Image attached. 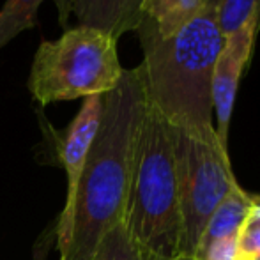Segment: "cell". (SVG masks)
<instances>
[{
	"instance_id": "cell-1",
	"label": "cell",
	"mask_w": 260,
	"mask_h": 260,
	"mask_svg": "<svg viewBox=\"0 0 260 260\" xmlns=\"http://www.w3.org/2000/svg\"><path fill=\"white\" fill-rule=\"evenodd\" d=\"M145 110L147 94L140 68L124 69L115 89L103 96L96 140L73 199L58 216L60 260H92L105 234L124 219Z\"/></svg>"
},
{
	"instance_id": "cell-2",
	"label": "cell",
	"mask_w": 260,
	"mask_h": 260,
	"mask_svg": "<svg viewBox=\"0 0 260 260\" xmlns=\"http://www.w3.org/2000/svg\"><path fill=\"white\" fill-rule=\"evenodd\" d=\"M221 0H202L197 13L167 38L137 32L145 94L174 127L218 135L212 113V73L223 48ZM219 138V137H218Z\"/></svg>"
},
{
	"instance_id": "cell-3",
	"label": "cell",
	"mask_w": 260,
	"mask_h": 260,
	"mask_svg": "<svg viewBox=\"0 0 260 260\" xmlns=\"http://www.w3.org/2000/svg\"><path fill=\"white\" fill-rule=\"evenodd\" d=\"M124 225L144 260H179L181 206L174 129L147 101Z\"/></svg>"
},
{
	"instance_id": "cell-4",
	"label": "cell",
	"mask_w": 260,
	"mask_h": 260,
	"mask_svg": "<svg viewBox=\"0 0 260 260\" xmlns=\"http://www.w3.org/2000/svg\"><path fill=\"white\" fill-rule=\"evenodd\" d=\"M119 39L92 27H71L43 41L28 75V90L41 106L89 96H105L122 78Z\"/></svg>"
},
{
	"instance_id": "cell-5",
	"label": "cell",
	"mask_w": 260,
	"mask_h": 260,
	"mask_svg": "<svg viewBox=\"0 0 260 260\" xmlns=\"http://www.w3.org/2000/svg\"><path fill=\"white\" fill-rule=\"evenodd\" d=\"M172 129L181 206L179 260H191L209 216L237 179L229 149L219 142L218 135H200L174 126Z\"/></svg>"
},
{
	"instance_id": "cell-6",
	"label": "cell",
	"mask_w": 260,
	"mask_h": 260,
	"mask_svg": "<svg viewBox=\"0 0 260 260\" xmlns=\"http://www.w3.org/2000/svg\"><path fill=\"white\" fill-rule=\"evenodd\" d=\"M260 30V16L250 20L236 34L229 36L223 41L221 53L216 62L212 73V113L216 117V133L219 142L229 149V129L232 119L234 105H236L237 90L246 66L253 55L255 41Z\"/></svg>"
},
{
	"instance_id": "cell-7",
	"label": "cell",
	"mask_w": 260,
	"mask_h": 260,
	"mask_svg": "<svg viewBox=\"0 0 260 260\" xmlns=\"http://www.w3.org/2000/svg\"><path fill=\"white\" fill-rule=\"evenodd\" d=\"M101 113H103V96L85 98L60 142V161L66 170V181H68L66 204L73 199L83 165L96 140Z\"/></svg>"
},
{
	"instance_id": "cell-8",
	"label": "cell",
	"mask_w": 260,
	"mask_h": 260,
	"mask_svg": "<svg viewBox=\"0 0 260 260\" xmlns=\"http://www.w3.org/2000/svg\"><path fill=\"white\" fill-rule=\"evenodd\" d=\"M251 207H253V195L248 193L244 188H241L239 182H236L229 189L225 199L216 206V209L209 216L206 226H204L202 234L199 237L195 255L199 251L206 250L209 244L214 243V241L230 236H239L241 230L246 225Z\"/></svg>"
},
{
	"instance_id": "cell-9",
	"label": "cell",
	"mask_w": 260,
	"mask_h": 260,
	"mask_svg": "<svg viewBox=\"0 0 260 260\" xmlns=\"http://www.w3.org/2000/svg\"><path fill=\"white\" fill-rule=\"evenodd\" d=\"M202 0H144L135 32L167 38L197 13Z\"/></svg>"
},
{
	"instance_id": "cell-10",
	"label": "cell",
	"mask_w": 260,
	"mask_h": 260,
	"mask_svg": "<svg viewBox=\"0 0 260 260\" xmlns=\"http://www.w3.org/2000/svg\"><path fill=\"white\" fill-rule=\"evenodd\" d=\"M45 0H6L0 7V50L13 41L16 36L28 28L36 27L39 6ZM58 9V21L68 28V20L71 16V0H53Z\"/></svg>"
},
{
	"instance_id": "cell-11",
	"label": "cell",
	"mask_w": 260,
	"mask_h": 260,
	"mask_svg": "<svg viewBox=\"0 0 260 260\" xmlns=\"http://www.w3.org/2000/svg\"><path fill=\"white\" fill-rule=\"evenodd\" d=\"M124 0H71V14L82 27L100 28L117 38Z\"/></svg>"
},
{
	"instance_id": "cell-12",
	"label": "cell",
	"mask_w": 260,
	"mask_h": 260,
	"mask_svg": "<svg viewBox=\"0 0 260 260\" xmlns=\"http://www.w3.org/2000/svg\"><path fill=\"white\" fill-rule=\"evenodd\" d=\"M92 260H144L133 237L129 236L124 225V219L105 234Z\"/></svg>"
},
{
	"instance_id": "cell-13",
	"label": "cell",
	"mask_w": 260,
	"mask_h": 260,
	"mask_svg": "<svg viewBox=\"0 0 260 260\" xmlns=\"http://www.w3.org/2000/svg\"><path fill=\"white\" fill-rule=\"evenodd\" d=\"M260 16V0H221L219 27L223 38L236 34L250 20Z\"/></svg>"
},
{
	"instance_id": "cell-14",
	"label": "cell",
	"mask_w": 260,
	"mask_h": 260,
	"mask_svg": "<svg viewBox=\"0 0 260 260\" xmlns=\"http://www.w3.org/2000/svg\"><path fill=\"white\" fill-rule=\"evenodd\" d=\"M241 236V234H239ZM239 236H230L211 243L206 250L199 251L193 260H239Z\"/></svg>"
},
{
	"instance_id": "cell-15",
	"label": "cell",
	"mask_w": 260,
	"mask_h": 260,
	"mask_svg": "<svg viewBox=\"0 0 260 260\" xmlns=\"http://www.w3.org/2000/svg\"><path fill=\"white\" fill-rule=\"evenodd\" d=\"M239 260H260V226L244 225L239 236Z\"/></svg>"
},
{
	"instance_id": "cell-16",
	"label": "cell",
	"mask_w": 260,
	"mask_h": 260,
	"mask_svg": "<svg viewBox=\"0 0 260 260\" xmlns=\"http://www.w3.org/2000/svg\"><path fill=\"white\" fill-rule=\"evenodd\" d=\"M144 0H124L122 6V16H120V23L117 28V39L126 32H135L140 20V7Z\"/></svg>"
},
{
	"instance_id": "cell-17",
	"label": "cell",
	"mask_w": 260,
	"mask_h": 260,
	"mask_svg": "<svg viewBox=\"0 0 260 260\" xmlns=\"http://www.w3.org/2000/svg\"><path fill=\"white\" fill-rule=\"evenodd\" d=\"M246 225L260 226V202L255 199V195H253V207H251L250 216H248V219H246Z\"/></svg>"
},
{
	"instance_id": "cell-18",
	"label": "cell",
	"mask_w": 260,
	"mask_h": 260,
	"mask_svg": "<svg viewBox=\"0 0 260 260\" xmlns=\"http://www.w3.org/2000/svg\"><path fill=\"white\" fill-rule=\"evenodd\" d=\"M255 199H257V200H258V202H260V195H255Z\"/></svg>"
}]
</instances>
